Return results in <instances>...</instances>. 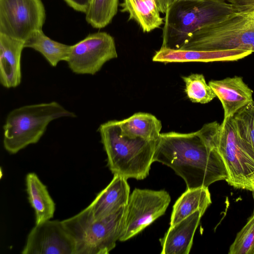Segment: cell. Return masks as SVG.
<instances>
[{
  "label": "cell",
  "mask_w": 254,
  "mask_h": 254,
  "mask_svg": "<svg viewBox=\"0 0 254 254\" xmlns=\"http://www.w3.org/2000/svg\"><path fill=\"white\" fill-rule=\"evenodd\" d=\"M153 1L156 3L159 12L165 14L175 0H153Z\"/></svg>",
  "instance_id": "cell-27"
},
{
  "label": "cell",
  "mask_w": 254,
  "mask_h": 254,
  "mask_svg": "<svg viewBox=\"0 0 254 254\" xmlns=\"http://www.w3.org/2000/svg\"><path fill=\"white\" fill-rule=\"evenodd\" d=\"M229 254H254V214L239 232L229 250Z\"/></svg>",
  "instance_id": "cell-25"
},
{
  "label": "cell",
  "mask_w": 254,
  "mask_h": 254,
  "mask_svg": "<svg viewBox=\"0 0 254 254\" xmlns=\"http://www.w3.org/2000/svg\"><path fill=\"white\" fill-rule=\"evenodd\" d=\"M112 173L127 179L143 180L149 175L157 141L125 135L118 120L109 121L98 128Z\"/></svg>",
  "instance_id": "cell-3"
},
{
  "label": "cell",
  "mask_w": 254,
  "mask_h": 254,
  "mask_svg": "<svg viewBox=\"0 0 254 254\" xmlns=\"http://www.w3.org/2000/svg\"><path fill=\"white\" fill-rule=\"evenodd\" d=\"M216 147L227 171L228 184L254 192V152L238 137L231 118L220 124Z\"/></svg>",
  "instance_id": "cell-7"
},
{
  "label": "cell",
  "mask_w": 254,
  "mask_h": 254,
  "mask_svg": "<svg viewBox=\"0 0 254 254\" xmlns=\"http://www.w3.org/2000/svg\"><path fill=\"white\" fill-rule=\"evenodd\" d=\"M177 0H175V1H177Z\"/></svg>",
  "instance_id": "cell-28"
},
{
  "label": "cell",
  "mask_w": 254,
  "mask_h": 254,
  "mask_svg": "<svg viewBox=\"0 0 254 254\" xmlns=\"http://www.w3.org/2000/svg\"><path fill=\"white\" fill-rule=\"evenodd\" d=\"M76 115L56 101L23 106L10 111L3 126V146L15 154L27 146L36 143L52 121Z\"/></svg>",
  "instance_id": "cell-5"
},
{
  "label": "cell",
  "mask_w": 254,
  "mask_h": 254,
  "mask_svg": "<svg viewBox=\"0 0 254 254\" xmlns=\"http://www.w3.org/2000/svg\"><path fill=\"white\" fill-rule=\"evenodd\" d=\"M235 11L226 0H179L168 9L164 18L161 47L179 49L201 27Z\"/></svg>",
  "instance_id": "cell-4"
},
{
  "label": "cell",
  "mask_w": 254,
  "mask_h": 254,
  "mask_svg": "<svg viewBox=\"0 0 254 254\" xmlns=\"http://www.w3.org/2000/svg\"><path fill=\"white\" fill-rule=\"evenodd\" d=\"M46 11L41 0H0V33L25 41L42 30Z\"/></svg>",
  "instance_id": "cell-9"
},
{
  "label": "cell",
  "mask_w": 254,
  "mask_h": 254,
  "mask_svg": "<svg viewBox=\"0 0 254 254\" xmlns=\"http://www.w3.org/2000/svg\"><path fill=\"white\" fill-rule=\"evenodd\" d=\"M75 243L62 221L36 224L28 235L22 254H75Z\"/></svg>",
  "instance_id": "cell-11"
},
{
  "label": "cell",
  "mask_w": 254,
  "mask_h": 254,
  "mask_svg": "<svg viewBox=\"0 0 254 254\" xmlns=\"http://www.w3.org/2000/svg\"><path fill=\"white\" fill-rule=\"evenodd\" d=\"M182 78L185 83V92L192 102L206 104L216 97L202 74L192 73Z\"/></svg>",
  "instance_id": "cell-24"
},
{
  "label": "cell",
  "mask_w": 254,
  "mask_h": 254,
  "mask_svg": "<svg viewBox=\"0 0 254 254\" xmlns=\"http://www.w3.org/2000/svg\"><path fill=\"white\" fill-rule=\"evenodd\" d=\"M235 11L196 30L179 49L254 52V0H226Z\"/></svg>",
  "instance_id": "cell-2"
},
{
  "label": "cell",
  "mask_w": 254,
  "mask_h": 254,
  "mask_svg": "<svg viewBox=\"0 0 254 254\" xmlns=\"http://www.w3.org/2000/svg\"><path fill=\"white\" fill-rule=\"evenodd\" d=\"M25 42L0 33V82L6 88L21 82V58Z\"/></svg>",
  "instance_id": "cell-15"
},
{
  "label": "cell",
  "mask_w": 254,
  "mask_h": 254,
  "mask_svg": "<svg viewBox=\"0 0 254 254\" xmlns=\"http://www.w3.org/2000/svg\"><path fill=\"white\" fill-rule=\"evenodd\" d=\"M117 57L114 37L107 32H98L71 45L66 62L74 73L94 75L105 63Z\"/></svg>",
  "instance_id": "cell-10"
},
{
  "label": "cell",
  "mask_w": 254,
  "mask_h": 254,
  "mask_svg": "<svg viewBox=\"0 0 254 254\" xmlns=\"http://www.w3.org/2000/svg\"><path fill=\"white\" fill-rule=\"evenodd\" d=\"M120 6L122 12L128 13V20L135 21L144 32H150L164 23V18L153 12L144 0H123Z\"/></svg>",
  "instance_id": "cell-21"
},
{
  "label": "cell",
  "mask_w": 254,
  "mask_h": 254,
  "mask_svg": "<svg viewBox=\"0 0 254 254\" xmlns=\"http://www.w3.org/2000/svg\"><path fill=\"white\" fill-rule=\"evenodd\" d=\"M119 123L123 133L130 137L156 141L161 134V122L149 113H136Z\"/></svg>",
  "instance_id": "cell-19"
},
{
  "label": "cell",
  "mask_w": 254,
  "mask_h": 254,
  "mask_svg": "<svg viewBox=\"0 0 254 254\" xmlns=\"http://www.w3.org/2000/svg\"><path fill=\"white\" fill-rule=\"evenodd\" d=\"M208 84L220 101L224 120L232 118L242 108L253 101V91L242 77L234 76L212 80Z\"/></svg>",
  "instance_id": "cell-12"
},
{
  "label": "cell",
  "mask_w": 254,
  "mask_h": 254,
  "mask_svg": "<svg viewBox=\"0 0 254 254\" xmlns=\"http://www.w3.org/2000/svg\"><path fill=\"white\" fill-rule=\"evenodd\" d=\"M28 198L35 213V224H39L53 217L55 203L50 195L46 186L34 173L26 177Z\"/></svg>",
  "instance_id": "cell-17"
},
{
  "label": "cell",
  "mask_w": 254,
  "mask_h": 254,
  "mask_svg": "<svg viewBox=\"0 0 254 254\" xmlns=\"http://www.w3.org/2000/svg\"><path fill=\"white\" fill-rule=\"evenodd\" d=\"M129 191L127 179L114 175L109 185L87 206L93 219H103L126 206L128 201Z\"/></svg>",
  "instance_id": "cell-14"
},
{
  "label": "cell",
  "mask_w": 254,
  "mask_h": 254,
  "mask_svg": "<svg viewBox=\"0 0 254 254\" xmlns=\"http://www.w3.org/2000/svg\"><path fill=\"white\" fill-rule=\"evenodd\" d=\"M119 0H91L85 19L92 27L101 29L109 25L117 14Z\"/></svg>",
  "instance_id": "cell-22"
},
{
  "label": "cell",
  "mask_w": 254,
  "mask_h": 254,
  "mask_svg": "<svg viewBox=\"0 0 254 254\" xmlns=\"http://www.w3.org/2000/svg\"><path fill=\"white\" fill-rule=\"evenodd\" d=\"M126 206L103 219L94 220L87 207L78 214L62 221L73 239L75 254H107L122 234Z\"/></svg>",
  "instance_id": "cell-6"
},
{
  "label": "cell",
  "mask_w": 254,
  "mask_h": 254,
  "mask_svg": "<svg viewBox=\"0 0 254 254\" xmlns=\"http://www.w3.org/2000/svg\"><path fill=\"white\" fill-rule=\"evenodd\" d=\"M66 3L74 10L85 13L91 0H64Z\"/></svg>",
  "instance_id": "cell-26"
},
{
  "label": "cell",
  "mask_w": 254,
  "mask_h": 254,
  "mask_svg": "<svg viewBox=\"0 0 254 254\" xmlns=\"http://www.w3.org/2000/svg\"><path fill=\"white\" fill-rule=\"evenodd\" d=\"M252 53L251 51L241 50L201 51L161 47L155 53L152 61L164 63L236 61Z\"/></svg>",
  "instance_id": "cell-13"
},
{
  "label": "cell",
  "mask_w": 254,
  "mask_h": 254,
  "mask_svg": "<svg viewBox=\"0 0 254 254\" xmlns=\"http://www.w3.org/2000/svg\"><path fill=\"white\" fill-rule=\"evenodd\" d=\"M220 124L214 121L189 133H161L157 141L153 161L164 164L185 182L187 189L208 187L227 179L216 141Z\"/></svg>",
  "instance_id": "cell-1"
},
{
  "label": "cell",
  "mask_w": 254,
  "mask_h": 254,
  "mask_svg": "<svg viewBox=\"0 0 254 254\" xmlns=\"http://www.w3.org/2000/svg\"><path fill=\"white\" fill-rule=\"evenodd\" d=\"M170 201L169 193L164 190L135 189L126 207L119 241H126L141 232L165 213Z\"/></svg>",
  "instance_id": "cell-8"
},
{
  "label": "cell",
  "mask_w": 254,
  "mask_h": 254,
  "mask_svg": "<svg viewBox=\"0 0 254 254\" xmlns=\"http://www.w3.org/2000/svg\"><path fill=\"white\" fill-rule=\"evenodd\" d=\"M203 213L197 211L178 223L170 226L159 241L161 254H188L193 243L195 232Z\"/></svg>",
  "instance_id": "cell-16"
},
{
  "label": "cell",
  "mask_w": 254,
  "mask_h": 254,
  "mask_svg": "<svg viewBox=\"0 0 254 254\" xmlns=\"http://www.w3.org/2000/svg\"><path fill=\"white\" fill-rule=\"evenodd\" d=\"M211 202L208 187L187 189L173 206L170 226L178 223L197 211L204 214Z\"/></svg>",
  "instance_id": "cell-18"
},
{
  "label": "cell",
  "mask_w": 254,
  "mask_h": 254,
  "mask_svg": "<svg viewBox=\"0 0 254 254\" xmlns=\"http://www.w3.org/2000/svg\"><path fill=\"white\" fill-rule=\"evenodd\" d=\"M238 137L254 152V101L231 118Z\"/></svg>",
  "instance_id": "cell-23"
},
{
  "label": "cell",
  "mask_w": 254,
  "mask_h": 254,
  "mask_svg": "<svg viewBox=\"0 0 254 254\" xmlns=\"http://www.w3.org/2000/svg\"><path fill=\"white\" fill-rule=\"evenodd\" d=\"M24 46L40 53L54 67L60 62L67 61L71 48L70 45L51 39L44 34L42 30L32 33L25 41Z\"/></svg>",
  "instance_id": "cell-20"
}]
</instances>
